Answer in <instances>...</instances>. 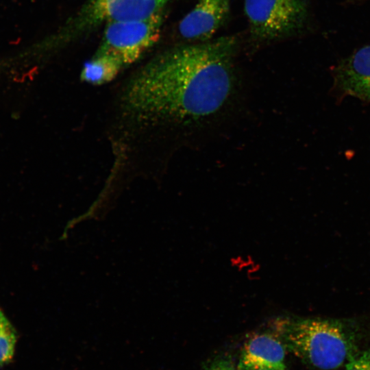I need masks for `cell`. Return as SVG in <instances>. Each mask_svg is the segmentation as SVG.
Here are the masks:
<instances>
[{"instance_id":"1","label":"cell","mask_w":370,"mask_h":370,"mask_svg":"<svg viewBox=\"0 0 370 370\" xmlns=\"http://www.w3.org/2000/svg\"><path fill=\"white\" fill-rule=\"evenodd\" d=\"M237 41L223 36L170 50L137 73L121 95L123 114L140 126L186 125L217 114L235 88Z\"/></svg>"},{"instance_id":"2","label":"cell","mask_w":370,"mask_h":370,"mask_svg":"<svg viewBox=\"0 0 370 370\" xmlns=\"http://www.w3.org/2000/svg\"><path fill=\"white\" fill-rule=\"evenodd\" d=\"M271 328L286 349L319 370L336 369L358 352L357 333L338 321L280 318Z\"/></svg>"},{"instance_id":"3","label":"cell","mask_w":370,"mask_h":370,"mask_svg":"<svg viewBox=\"0 0 370 370\" xmlns=\"http://www.w3.org/2000/svg\"><path fill=\"white\" fill-rule=\"evenodd\" d=\"M162 12L151 16L106 23L98 52L116 58L123 66L138 60L159 39Z\"/></svg>"},{"instance_id":"4","label":"cell","mask_w":370,"mask_h":370,"mask_svg":"<svg viewBox=\"0 0 370 370\" xmlns=\"http://www.w3.org/2000/svg\"><path fill=\"white\" fill-rule=\"evenodd\" d=\"M244 9L251 36L261 41L295 32L308 13L306 0H244Z\"/></svg>"},{"instance_id":"5","label":"cell","mask_w":370,"mask_h":370,"mask_svg":"<svg viewBox=\"0 0 370 370\" xmlns=\"http://www.w3.org/2000/svg\"><path fill=\"white\" fill-rule=\"evenodd\" d=\"M230 11V0H198L180 21L181 36L190 41L206 42L219 29Z\"/></svg>"},{"instance_id":"6","label":"cell","mask_w":370,"mask_h":370,"mask_svg":"<svg viewBox=\"0 0 370 370\" xmlns=\"http://www.w3.org/2000/svg\"><path fill=\"white\" fill-rule=\"evenodd\" d=\"M169 0H91L84 22L97 25L114 21L140 19L161 12Z\"/></svg>"},{"instance_id":"7","label":"cell","mask_w":370,"mask_h":370,"mask_svg":"<svg viewBox=\"0 0 370 370\" xmlns=\"http://www.w3.org/2000/svg\"><path fill=\"white\" fill-rule=\"evenodd\" d=\"M286 348L272 331L252 335L245 343L237 370H288Z\"/></svg>"},{"instance_id":"8","label":"cell","mask_w":370,"mask_h":370,"mask_svg":"<svg viewBox=\"0 0 370 370\" xmlns=\"http://www.w3.org/2000/svg\"><path fill=\"white\" fill-rule=\"evenodd\" d=\"M334 77L336 87L343 94L370 101V45L343 60Z\"/></svg>"},{"instance_id":"9","label":"cell","mask_w":370,"mask_h":370,"mask_svg":"<svg viewBox=\"0 0 370 370\" xmlns=\"http://www.w3.org/2000/svg\"><path fill=\"white\" fill-rule=\"evenodd\" d=\"M123 66L116 58L97 51L84 66L81 79L92 84H103L112 80Z\"/></svg>"},{"instance_id":"10","label":"cell","mask_w":370,"mask_h":370,"mask_svg":"<svg viewBox=\"0 0 370 370\" xmlns=\"http://www.w3.org/2000/svg\"><path fill=\"white\" fill-rule=\"evenodd\" d=\"M16 341V334L10 322L0 328V366L12 359Z\"/></svg>"},{"instance_id":"11","label":"cell","mask_w":370,"mask_h":370,"mask_svg":"<svg viewBox=\"0 0 370 370\" xmlns=\"http://www.w3.org/2000/svg\"><path fill=\"white\" fill-rule=\"evenodd\" d=\"M345 366V370H370V347L352 356Z\"/></svg>"},{"instance_id":"12","label":"cell","mask_w":370,"mask_h":370,"mask_svg":"<svg viewBox=\"0 0 370 370\" xmlns=\"http://www.w3.org/2000/svg\"><path fill=\"white\" fill-rule=\"evenodd\" d=\"M206 370H236V368L230 357L223 356L213 360Z\"/></svg>"},{"instance_id":"13","label":"cell","mask_w":370,"mask_h":370,"mask_svg":"<svg viewBox=\"0 0 370 370\" xmlns=\"http://www.w3.org/2000/svg\"><path fill=\"white\" fill-rule=\"evenodd\" d=\"M9 323V321L5 317L1 310L0 309V328Z\"/></svg>"},{"instance_id":"14","label":"cell","mask_w":370,"mask_h":370,"mask_svg":"<svg viewBox=\"0 0 370 370\" xmlns=\"http://www.w3.org/2000/svg\"><path fill=\"white\" fill-rule=\"evenodd\" d=\"M246 370H264V369H246Z\"/></svg>"}]
</instances>
